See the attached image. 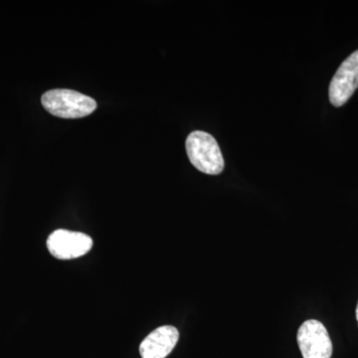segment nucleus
<instances>
[{
	"label": "nucleus",
	"instance_id": "obj_1",
	"mask_svg": "<svg viewBox=\"0 0 358 358\" xmlns=\"http://www.w3.org/2000/svg\"><path fill=\"white\" fill-rule=\"evenodd\" d=\"M47 112L62 119H80L95 112L96 102L91 96L68 89H54L41 96Z\"/></svg>",
	"mask_w": 358,
	"mask_h": 358
},
{
	"label": "nucleus",
	"instance_id": "obj_2",
	"mask_svg": "<svg viewBox=\"0 0 358 358\" xmlns=\"http://www.w3.org/2000/svg\"><path fill=\"white\" fill-rule=\"evenodd\" d=\"M186 152L195 169L201 173L217 176L224 169L222 152L210 134L195 131L186 138Z\"/></svg>",
	"mask_w": 358,
	"mask_h": 358
},
{
	"label": "nucleus",
	"instance_id": "obj_5",
	"mask_svg": "<svg viewBox=\"0 0 358 358\" xmlns=\"http://www.w3.org/2000/svg\"><path fill=\"white\" fill-rule=\"evenodd\" d=\"M358 88V50L343 61L329 85V101L334 107L345 105Z\"/></svg>",
	"mask_w": 358,
	"mask_h": 358
},
{
	"label": "nucleus",
	"instance_id": "obj_3",
	"mask_svg": "<svg viewBox=\"0 0 358 358\" xmlns=\"http://www.w3.org/2000/svg\"><path fill=\"white\" fill-rule=\"evenodd\" d=\"M296 338L303 358H331L333 355L331 339L326 327L319 320L303 322Z\"/></svg>",
	"mask_w": 358,
	"mask_h": 358
},
{
	"label": "nucleus",
	"instance_id": "obj_4",
	"mask_svg": "<svg viewBox=\"0 0 358 358\" xmlns=\"http://www.w3.org/2000/svg\"><path fill=\"white\" fill-rule=\"evenodd\" d=\"M92 247L93 240L89 235L74 231L56 230L47 239V248L59 260L80 258L89 253Z\"/></svg>",
	"mask_w": 358,
	"mask_h": 358
},
{
	"label": "nucleus",
	"instance_id": "obj_7",
	"mask_svg": "<svg viewBox=\"0 0 358 358\" xmlns=\"http://www.w3.org/2000/svg\"><path fill=\"white\" fill-rule=\"evenodd\" d=\"M357 320L358 322V303H357Z\"/></svg>",
	"mask_w": 358,
	"mask_h": 358
},
{
	"label": "nucleus",
	"instance_id": "obj_6",
	"mask_svg": "<svg viewBox=\"0 0 358 358\" xmlns=\"http://www.w3.org/2000/svg\"><path fill=\"white\" fill-rule=\"evenodd\" d=\"M178 338V329L173 326H164L155 329L141 343V357L166 358L176 348Z\"/></svg>",
	"mask_w": 358,
	"mask_h": 358
}]
</instances>
